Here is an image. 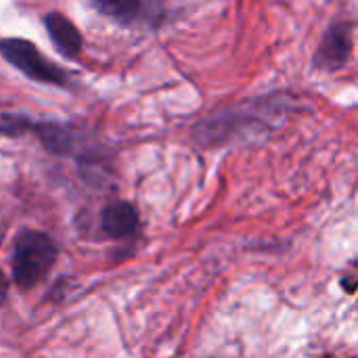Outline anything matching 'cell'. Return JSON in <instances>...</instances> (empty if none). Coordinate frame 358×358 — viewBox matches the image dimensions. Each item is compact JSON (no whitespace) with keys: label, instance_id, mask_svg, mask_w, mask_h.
<instances>
[{"label":"cell","instance_id":"4","mask_svg":"<svg viewBox=\"0 0 358 358\" xmlns=\"http://www.w3.org/2000/svg\"><path fill=\"white\" fill-rule=\"evenodd\" d=\"M350 57H352V27L346 21H338L323 34V40L313 59V67L331 73L346 67Z\"/></svg>","mask_w":358,"mask_h":358},{"label":"cell","instance_id":"8","mask_svg":"<svg viewBox=\"0 0 358 358\" xmlns=\"http://www.w3.org/2000/svg\"><path fill=\"white\" fill-rule=\"evenodd\" d=\"M36 122L21 113H0V138L2 136H21L25 132H34Z\"/></svg>","mask_w":358,"mask_h":358},{"label":"cell","instance_id":"9","mask_svg":"<svg viewBox=\"0 0 358 358\" xmlns=\"http://www.w3.org/2000/svg\"><path fill=\"white\" fill-rule=\"evenodd\" d=\"M6 294H8V281H6L4 273L0 271V306H2L4 300H6Z\"/></svg>","mask_w":358,"mask_h":358},{"label":"cell","instance_id":"2","mask_svg":"<svg viewBox=\"0 0 358 358\" xmlns=\"http://www.w3.org/2000/svg\"><path fill=\"white\" fill-rule=\"evenodd\" d=\"M0 55L15 65L19 71H23L27 78L44 84H55V86H65L67 84V73L48 61L31 42L23 38H4L0 40Z\"/></svg>","mask_w":358,"mask_h":358},{"label":"cell","instance_id":"6","mask_svg":"<svg viewBox=\"0 0 358 358\" xmlns=\"http://www.w3.org/2000/svg\"><path fill=\"white\" fill-rule=\"evenodd\" d=\"M44 25L59 52H63L65 57H78L82 52V46H84L82 36L67 17L59 13H50L44 17Z\"/></svg>","mask_w":358,"mask_h":358},{"label":"cell","instance_id":"1","mask_svg":"<svg viewBox=\"0 0 358 358\" xmlns=\"http://www.w3.org/2000/svg\"><path fill=\"white\" fill-rule=\"evenodd\" d=\"M55 260H57L55 241L42 231L23 229L15 237L13 258H10L13 279H15L17 287L29 289V287L38 285L48 275Z\"/></svg>","mask_w":358,"mask_h":358},{"label":"cell","instance_id":"3","mask_svg":"<svg viewBox=\"0 0 358 358\" xmlns=\"http://www.w3.org/2000/svg\"><path fill=\"white\" fill-rule=\"evenodd\" d=\"M92 6L126 27H155L159 25L168 8L164 0H90Z\"/></svg>","mask_w":358,"mask_h":358},{"label":"cell","instance_id":"7","mask_svg":"<svg viewBox=\"0 0 358 358\" xmlns=\"http://www.w3.org/2000/svg\"><path fill=\"white\" fill-rule=\"evenodd\" d=\"M34 132L38 134L40 143L44 145L46 151L57 153V155H65L73 149V134L69 128L55 124V122H42L34 126Z\"/></svg>","mask_w":358,"mask_h":358},{"label":"cell","instance_id":"5","mask_svg":"<svg viewBox=\"0 0 358 358\" xmlns=\"http://www.w3.org/2000/svg\"><path fill=\"white\" fill-rule=\"evenodd\" d=\"M101 229L111 239H124L136 233L138 214L128 201H113L101 212Z\"/></svg>","mask_w":358,"mask_h":358}]
</instances>
